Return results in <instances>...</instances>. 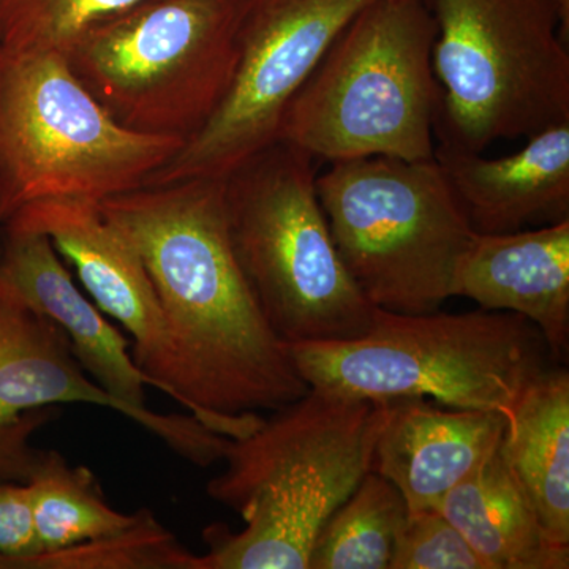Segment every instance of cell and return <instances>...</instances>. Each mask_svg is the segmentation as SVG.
<instances>
[{
  "label": "cell",
  "mask_w": 569,
  "mask_h": 569,
  "mask_svg": "<svg viewBox=\"0 0 569 569\" xmlns=\"http://www.w3.org/2000/svg\"><path fill=\"white\" fill-rule=\"evenodd\" d=\"M373 0H246L238 63L209 121L144 186L223 178L279 137L283 112L318 63Z\"/></svg>",
  "instance_id": "cell-10"
},
{
  "label": "cell",
  "mask_w": 569,
  "mask_h": 569,
  "mask_svg": "<svg viewBox=\"0 0 569 569\" xmlns=\"http://www.w3.org/2000/svg\"><path fill=\"white\" fill-rule=\"evenodd\" d=\"M223 201L236 261L284 343L369 331L376 307L337 252L310 153L277 138L223 176Z\"/></svg>",
  "instance_id": "cell-5"
},
{
  "label": "cell",
  "mask_w": 569,
  "mask_h": 569,
  "mask_svg": "<svg viewBox=\"0 0 569 569\" xmlns=\"http://www.w3.org/2000/svg\"><path fill=\"white\" fill-rule=\"evenodd\" d=\"M99 204L151 277L173 350L176 402L213 432L241 438L263 421L258 411L309 391L236 261L223 178L140 187Z\"/></svg>",
  "instance_id": "cell-1"
},
{
  "label": "cell",
  "mask_w": 569,
  "mask_h": 569,
  "mask_svg": "<svg viewBox=\"0 0 569 569\" xmlns=\"http://www.w3.org/2000/svg\"><path fill=\"white\" fill-rule=\"evenodd\" d=\"M561 18H563L565 28L569 32V0H559Z\"/></svg>",
  "instance_id": "cell-26"
},
{
  "label": "cell",
  "mask_w": 569,
  "mask_h": 569,
  "mask_svg": "<svg viewBox=\"0 0 569 569\" xmlns=\"http://www.w3.org/2000/svg\"><path fill=\"white\" fill-rule=\"evenodd\" d=\"M437 26V144L481 153L569 122L559 0H426Z\"/></svg>",
  "instance_id": "cell-6"
},
{
  "label": "cell",
  "mask_w": 569,
  "mask_h": 569,
  "mask_svg": "<svg viewBox=\"0 0 569 569\" xmlns=\"http://www.w3.org/2000/svg\"><path fill=\"white\" fill-rule=\"evenodd\" d=\"M246 0H144L71 44L70 70L119 126L189 141L230 89Z\"/></svg>",
  "instance_id": "cell-9"
},
{
  "label": "cell",
  "mask_w": 569,
  "mask_h": 569,
  "mask_svg": "<svg viewBox=\"0 0 569 569\" xmlns=\"http://www.w3.org/2000/svg\"><path fill=\"white\" fill-rule=\"evenodd\" d=\"M500 159L436 144V160L477 233L569 219V122L527 138Z\"/></svg>",
  "instance_id": "cell-15"
},
{
  "label": "cell",
  "mask_w": 569,
  "mask_h": 569,
  "mask_svg": "<svg viewBox=\"0 0 569 569\" xmlns=\"http://www.w3.org/2000/svg\"><path fill=\"white\" fill-rule=\"evenodd\" d=\"M182 144L119 126L63 56L0 48V227L39 201L140 189Z\"/></svg>",
  "instance_id": "cell-8"
},
{
  "label": "cell",
  "mask_w": 569,
  "mask_h": 569,
  "mask_svg": "<svg viewBox=\"0 0 569 569\" xmlns=\"http://www.w3.org/2000/svg\"><path fill=\"white\" fill-rule=\"evenodd\" d=\"M426 0H373L348 22L283 112L280 140L313 159L433 160L441 91Z\"/></svg>",
  "instance_id": "cell-4"
},
{
  "label": "cell",
  "mask_w": 569,
  "mask_h": 569,
  "mask_svg": "<svg viewBox=\"0 0 569 569\" xmlns=\"http://www.w3.org/2000/svg\"><path fill=\"white\" fill-rule=\"evenodd\" d=\"M408 512L396 486L370 470L318 531L307 569H389Z\"/></svg>",
  "instance_id": "cell-20"
},
{
  "label": "cell",
  "mask_w": 569,
  "mask_h": 569,
  "mask_svg": "<svg viewBox=\"0 0 569 569\" xmlns=\"http://www.w3.org/2000/svg\"><path fill=\"white\" fill-rule=\"evenodd\" d=\"M388 406L372 470L396 486L410 511L437 509L475 477L496 456L507 427L496 411L441 408L427 399Z\"/></svg>",
  "instance_id": "cell-13"
},
{
  "label": "cell",
  "mask_w": 569,
  "mask_h": 569,
  "mask_svg": "<svg viewBox=\"0 0 569 569\" xmlns=\"http://www.w3.org/2000/svg\"><path fill=\"white\" fill-rule=\"evenodd\" d=\"M498 456L550 545L569 549V373L549 367L520 397Z\"/></svg>",
  "instance_id": "cell-17"
},
{
  "label": "cell",
  "mask_w": 569,
  "mask_h": 569,
  "mask_svg": "<svg viewBox=\"0 0 569 569\" xmlns=\"http://www.w3.org/2000/svg\"><path fill=\"white\" fill-rule=\"evenodd\" d=\"M41 552L71 548L133 529L148 515H123L108 505L96 475L71 467L61 452L41 451L26 482Z\"/></svg>",
  "instance_id": "cell-19"
},
{
  "label": "cell",
  "mask_w": 569,
  "mask_h": 569,
  "mask_svg": "<svg viewBox=\"0 0 569 569\" xmlns=\"http://www.w3.org/2000/svg\"><path fill=\"white\" fill-rule=\"evenodd\" d=\"M337 252L367 301L388 312H437L477 231L436 160H337L317 176Z\"/></svg>",
  "instance_id": "cell-7"
},
{
  "label": "cell",
  "mask_w": 569,
  "mask_h": 569,
  "mask_svg": "<svg viewBox=\"0 0 569 569\" xmlns=\"http://www.w3.org/2000/svg\"><path fill=\"white\" fill-rule=\"evenodd\" d=\"M0 230V283L61 328L84 372L141 415L146 430L187 462L208 468L223 460L231 438L192 413L162 415L146 406V388L160 391L159 383L142 372L129 340L78 288L50 239L36 231Z\"/></svg>",
  "instance_id": "cell-11"
},
{
  "label": "cell",
  "mask_w": 569,
  "mask_h": 569,
  "mask_svg": "<svg viewBox=\"0 0 569 569\" xmlns=\"http://www.w3.org/2000/svg\"><path fill=\"white\" fill-rule=\"evenodd\" d=\"M388 402L309 388L252 432L231 438L224 470L206 486L241 531L204 530L193 569H307L318 531L372 470Z\"/></svg>",
  "instance_id": "cell-2"
},
{
  "label": "cell",
  "mask_w": 569,
  "mask_h": 569,
  "mask_svg": "<svg viewBox=\"0 0 569 569\" xmlns=\"http://www.w3.org/2000/svg\"><path fill=\"white\" fill-rule=\"evenodd\" d=\"M288 347L309 387L373 402L432 399L507 421L552 359L527 318L485 309L406 316L376 307L365 336Z\"/></svg>",
  "instance_id": "cell-3"
},
{
  "label": "cell",
  "mask_w": 569,
  "mask_h": 569,
  "mask_svg": "<svg viewBox=\"0 0 569 569\" xmlns=\"http://www.w3.org/2000/svg\"><path fill=\"white\" fill-rule=\"evenodd\" d=\"M437 509L463 535L486 569L569 568V549L550 545L498 451Z\"/></svg>",
  "instance_id": "cell-18"
},
{
  "label": "cell",
  "mask_w": 569,
  "mask_h": 569,
  "mask_svg": "<svg viewBox=\"0 0 569 569\" xmlns=\"http://www.w3.org/2000/svg\"><path fill=\"white\" fill-rule=\"evenodd\" d=\"M456 296L531 321L552 358L569 339V219L533 231L475 234L456 272Z\"/></svg>",
  "instance_id": "cell-14"
},
{
  "label": "cell",
  "mask_w": 569,
  "mask_h": 569,
  "mask_svg": "<svg viewBox=\"0 0 569 569\" xmlns=\"http://www.w3.org/2000/svg\"><path fill=\"white\" fill-rule=\"evenodd\" d=\"M144 0H0V48L66 56L97 22Z\"/></svg>",
  "instance_id": "cell-21"
},
{
  "label": "cell",
  "mask_w": 569,
  "mask_h": 569,
  "mask_svg": "<svg viewBox=\"0 0 569 569\" xmlns=\"http://www.w3.org/2000/svg\"><path fill=\"white\" fill-rule=\"evenodd\" d=\"M40 552L28 485L0 481V569H13Z\"/></svg>",
  "instance_id": "cell-24"
},
{
  "label": "cell",
  "mask_w": 569,
  "mask_h": 569,
  "mask_svg": "<svg viewBox=\"0 0 569 569\" xmlns=\"http://www.w3.org/2000/svg\"><path fill=\"white\" fill-rule=\"evenodd\" d=\"M56 415V407L39 408L13 425L0 427V481L28 482L41 452L32 447V436Z\"/></svg>",
  "instance_id": "cell-25"
},
{
  "label": "cell",
  "mask_w": 569,
  "mask_h": 569,
  "mask_svg": "<svg viewBox=\"0 0 569 569\" xmlns=\"http://www.w3.org/2000/svg\"><path fill=\"white\" fill-rule=\"evenodd\" d=\"M61 403L110 408L146 429L141 415L84 372L61 328L0 283V427Z\"/></svg>",
  "instance_id": "cell-16"
},
{
  "label": "cell",
  "mask_w": 569,
  "mask_h": 569,
  "mask_svg": "<svg viewBox=\"0 0 569 569\" xmlns=\"http://www.w3.org/2000/svg\"><path fill=\"white\" fill-rule=\"evenodd\" d=\"M194 559L149 511L123 533L39 553L13 569H193Z\"/></svg>",
  "instance_id": "cell-22"
},
{
  "label": "cell",
  "mask_w": 569,
  "mask_h": 569,
  "mask_svg": "<svg viewBox=\"0 0 569 569\" xmlns=\"http://www.w3.org/2000/svg\"><path fill=\"white\" fill-rule=\"evenodd\" d=\"M389 569H486L463 535L438 509L410 511Z\"/></svg>",
  "instance_id": "cell-23"
},
{
  "label": "cell",
  "mask_w": 569,
  "mask_h": 569,
  "mask_svg": "<svg viewBox=\"0 0 569 569\" xmlns=\"http://www.w3.org/2000/svg\"><path fill=\"white\" fill-rule=\"evenodd\" d=\"M0 228L47 236L93 305L132 336L137 366L176 400L173 350L151 277L132 242L97 201H39L24 206Z\"/></svg>",
  "instance_id": "cell-12"
}]
</instances>
